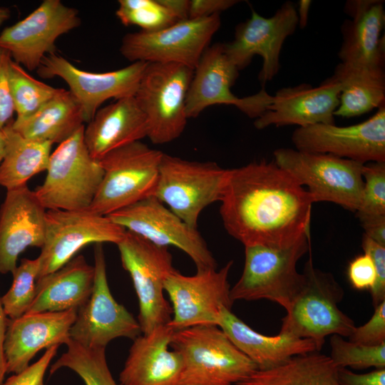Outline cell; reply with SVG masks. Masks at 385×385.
<instances>
[{
  "instance_id": "6da1fadb",
  "label": "cell",
  "mask_w": 385,
  "mask_h": 385,
  "mask_svg": "<svg viewBox=\"0 0 385 385\" xmlns=\"http://www.w3.org/2000/svg\"><path fill=\"white\" fill-rule=\"evenodd\" d=\"M220 202L225 229L245 247L285 248L310 236L312 197L274 160L229 169Z\"/></svg>"
},
{
  "instance_id": "7a4b0ae2",
  "label": "cell",
  "mask_w": 385,
  "mask_h": 385,
  "mask_svg": "<svg viewBox=\"0 0 385 385\" xmlns=\"http://www.w3.org/2000/svg\"><path fill=\"white\" fill-rule=\"evenodd\" d=\"M309 255L302 272L304 284L286 309L279 333L311 339L320 351L327 336L349 337L356 326L339 308L343 288L332 273L315 267Z\"/></svg>"
},
{
  "instance_id": "3957f363",
  "label": "cell",
  "mask_w": 385,
  "mask_h": 385,
  "mask_svg": "<svg viewBox=\"0 0 385 385\" xmlns=\"http://www.w3.org/2000/svg\"><path fill=\"white\" fill-rule=\"evenodd\" d=\"M170 346L183 360L179 385H236L258 369L218 326L175 331Z\"/></svg>"
},
{
  "instance_id": "277c9868",
  "label": "cell",
  "mask_w": 385,
  "mask_h": 385,
  "mask_svg": "<svg viewBox=\"0 0 385 385\" xmlns=\"http://www.w3.org/2000/svg\"><path fill=\"white\" fill-rule=\"evenodd\" d=\"M84 125L51 153L46 176L34 193L47 210L89 209L103 176L98 160L88 152Z\"/></svg>"
},
{
  "instance_id": "5b68a950",
  "label": "cell",
  "mask_w": 385,
  "mask_h": 385,
  "mask_svg": "<svg viewBox=\"0 0 385 385\" xmlns=\"http://www.w3.org/2000/svg\"><path fill=\"white\" fill-rule=\"evenodd\" d=\"M309 237H303L285 248L245 247L244 268L230 289L232 301L267 299L286 310L304 282V276L297 271V265L311 249Z\"/></svg>"
},
{
  "instance_id": "8992f818",
  "label": "cell",
  "mask_w": 385,
  "mask_h": 385,
  "mask_svg": "<svg viewBox=\"0 0 385 385\" xmlns=\"http://www.w3.org/2000/svg\"><path fill=\"white\" fill-rule=\"evenodd\" d=\"M163 154L137 141L102 157L103 176L89 210L107 216L153 196Z\"/></svg>"
},
{
  "instance_id": "52a82bcc",
  "label": "cell",
  "mask_w": 385,
  "mask_h": 385,
  "mask_svg": "<svg viewBox=\"0 0 385 385\" xmlns=\"http://www.w3.org/2000/svg\"><path fill=\"white\" fill-rule=\"evenodd\" d=\"M273 155L275 163L307 189L314 203L331 202L352 212L358 210L364 187V164L292 148H279Z\"/></svg>"
},
{
  "instance_id": "ba28073f",
  "label": "cell",
  "mask_w": 385,
  "mask_h": 385,
  "mask_svg": "<svg viewBox=\"0 0 385 385\" xmlns=\"http://www.w3.org/2000/svg\"><path fill=\"white\" fill-rule=\"evenodd\" d=\"M194 69L178 63H148L134 96L155 144L177 139L187 124L186 99Z\"/></svg>"
},
{
  "instance_id": "9c48e42d",
  "label": "cell",
  "mask_w": 385,
  "mask_h": 385,
  "mask_svg": "<svg viewBox=\"0 0 385 385\" xmlns=\"http://www.w3.org/2000/svg\"><path fill=\"white\" fill-rule=\"evenodd\" d=\"M228 173L229 169L215 162L188 160L163 153L153 196L197 228L201 212L221 200Z\"/></svg>"
},
{
  "instance_id": "30bf717a",
  "label": "cell",
  "mask_w": 385,
  "mask_h": 385,
  "mask_svg": "<svg viewBox=\"0 0 385 385\" xmlns=\"http://www.w3.org/2000/svg\"><path fill=\"white\" fill-rule=\"evenodd\" d=\"M117 246L122 266L129 273L138 299V321L142 334L168 324L173 310L164 297V282L175 270L168 247L128 230Z\"/></svg>"
},
{
  "instance_id": "8fae6325",
  "label": "cell",
  "mask_w": 385,
  "mask_h": 385,
  "mask_svg": "<svg viewBox=\"0 0 385 385\" xmlns=\"http://www.w3.org/2000/svg\"><path fill=\"white\" fill-rule=\"evenodd\" d=\"M221 24L220 14L178 21L154 31L123 36L121 55L131 62L178 63L195 70Z\"/></svg>"
},
{
  "instance_id": "7c38bea8",
  "label": "cell",
  "mask_w": 385,
  "mask_h": 385,
  "mask_svg": "<svg viewBox=\"0 0 385 385\" xmlns=\"http://www.w3.org/2000/svg\"><path fill=\"white\" fill-rule=\"evenodd\" d=\"M125 232V228L108 216L89 209L47 210L44 242L37 257L38 279L61 268L88 245L106 242L117 245Z\"/></svg>"
},
{
  "instance_id": "4fadbf2b",
  "label": "cell",
  "mask_w": 385,
  "mask_h": 385,
  "mask_svg": "<svg viewBox=\"0 0 385 385\" xmlns=\"http://www.w3.org/2000/svg\"><path fill=\"white\" fill-rule=\"evenodd\" d=\"M233 261L220 270H198L192 276H186L175 269L166 277L164 291L172 304L173 314L168 324L175 331L196 326H218L223 307L231 309L228 282Z\"/></svg>"
},
{
  "instance_id": "5bb4252c",
  "label": "cell",
  "mask_w": 385,
  "mask_h": 385,
  "mask_svg": "<svg viewBox=\"0 0 385 385\" xmlns=\"http://www.w3.org/2000/svg\"><path fill=\"white\" fill-rule=\"evenodd\" d=\"M107 216L155 245L183 250L193 261L197 270L217 268V262L197 228L187 224L154 196Z\"/></svg>"
},
{
  "instance_id": "9a60e30c",
  "label": "cell",
  "mask_w": 385,
  "mask_h": 385,
  "mask_svg": "<svg viewBox=\"0 0 385 385\" xmlns=\"http://www.w3.org/2000/svg\"><path fill=\"white\" fill-rule=\"evenodd\" d=\"M94 281L88 299L77 310L70 339L89 347L106 348L113 339L134 340L142 332L138 321L112 295L103 244L94 247Z\"/></svg>"
},
{
  "instance_id": "2e32d148",
  "label": "cell",
  "mask_w": 385,
  "mask_h": 385,
  "mask_svg": "<svg viewBox=\"0 0 385 385\" xmlns=\"http://www.w3.org/2000/svg\"><path fill=\"white\" fill-rule=\"evenodd\" d=\"M78 11L61 0H44L31 14L0 34V47L14 61L32 71L43 58L56 53L58 37L78 27Z\"/></svg>"
},
{
  "instance_id": "e0dca14e",
  "label": "cell",
  "mask_w": 385,
  "mask_h": 385,
  "mask_svg": "<svg viewBox=\"0 0 385 385\" xmlns=\"http://www.w3.org/2000/svg\"><path fill=\"white\" fill-rule=\"evenodd\" d=\"M148 64L137 61L116 71L96 73L79 69L53 53L43 58L36 72L43 78H62L88 123L105 101L134 96Z\"/></svg>"
},
{
  "instance_id": "ac0fdd59",
  "label": "cell",
  "mask_w": 385,
  "mask_h": 385,
  "mask_svg": "<svg viewBox=\"0 0 385 385\" xmlns=\"http://www.w3.org/2000/svg\"><path fill=\"white\" fill-rule=\"evenodd\" d=\"M297 26L298 15L292 2H284L269 18L252 9L250 18L236 26L234 39L223 43V49L239 71L247 67L255 56H260L263 62L258 78L264 86L278 73L283 43Z\"/></svg>"
},
{
  "instance_id": "d6986e66",
  "label": "cell",
  "mask_w": 385,
  "mask_h": 385,
  "mask_svg": "<svg viewBox=\"0 0 385 385\" xmlns=\"http://www.w3.org/2000/svg\"><path fill=\"white\" fill-rule=\"evenodd\" d=\"M292 141L302 152L331 154L362 164L385 162V105L371 118L355 125L298 128Z\"/></svg>"
},
{
  "instance_id": "ffe728a7",
  "label": "cell",
  "mask_w": 385,
  "mask_h": 385,
  "mask_svg": "<svg viewBox=\"0 0 385 385\" xmlns=\"http://www.w3.org/2000/svg\"><path fill=\"white\" fill-rule=\"evenodd\" d=\"M239 71L226 56L223 43L208 46L194 70L186 99L188 118H195L206 108L217 104L232 105L250 118L260 117L270 104L272 96L264 88L245 98L234 95L230 88Z\"/></svg>"
},
{
  "instance_id": "44dd1931",
  "label": "cell",
  "mask_w": 385,
  "mask_h": 385,
  "mask_svg": "<svg viewBox=\"0 0 385 385\" xmlns=\"http://www.w3.org/2000/svg\"><path fill=\"white\" fill-rule=\"evenodd\" d=\"M341 86L332 76L319 86L302 83L283 88L272 96L266 111L255 119L257 129L297 125L335 124L334 112L339 104Z\"/></svg>"
},
{
  "instance_id": "7402d4cb",
  "label": "cell",
  "mask_w": 385,
  "mask_h": 385,
  "mask_svg": "<svg viewBox=\"0 0 385 385\" xmlns=\"http://www.w3.org/2000/svg\"><path fill=\"white\" fill-rule=\"evenodd\" d=\"M46 210L27 185L6 190L0 207V273H11L29 247L41 248Z\"/></svg>"
},
{
  "instance_id": "603a6c76",
  "label": "cell",
  "mask_w": 385,
  "mask_h": 385,
  "mask_svg": "<svg viewBox=\"0 0 385 385\" xmlns=\"http://www.w3.org/2000/svg\"><path fill=\"white\" fill-rule=\"evenodd\" d=\"M77 310L26 313L9 319L4 342L7 373L18 374L43 349L66 344Z\"/></svg>"
},
{
  "instance_id": "cb8c5ba5",
  "label": "cell",
  "mask_w": 385,
  "mask_h": 385,
  "mask_svg": "<svg viewBox=\"0 0 385 385\" xmlns=\"http://www.w3.org/2000/svg\"><path fill=\"white\" fill-rule=\"evenodd\" d=\"M175 330L159 326L136 337L119 376L121 385H179L183 368L180 354L170 350Z\"/></svg>"
},
{
  "instance_id": "d4e9b609",
  "label": "cell",
  "mask_w": 385,
  "mask_h": 385,
  "mask_svg": "<svg viewBox=\"0 0 385 385\" xmlns=\"http://www.w3.org/2000/svg\"><path fill=\"white\" fill-rule=\"evenodd\" d=\"M344 11L351 19L346 20L342 25V42L338 53L340 63L384 68V1H348Z\"/></svg>"
},
{
  "instance_id": "484cf974",
  "label": "cell",
  "mask_w": 385,
  "mask_h": 385,
  "mask_svg": "<svg viewBox=\"0 0 385 385\" xmlns=\"http://www.w3.org/2000/svg\"><path fill=\"white\" fill-rule=\"evenodd\" d=\"M84 128L91 155L98 160L107 153L148 137L147 118L134 96L115 100L99 108Z\"/></svg>"
},
{
  "instance_id": "4316f807",
  "label": "cell",
  "mask_w": 385,
  "mask_h": 385,
  "mask_svg": "<svg viewBox=\"0 0 385 385\" xmlns=\"http://www.w3.org/2000/svg\"><path fill=\"white\" fill-rule=\"evenodd\" d=\"M218 327L260 370L279 366L294 356L317 351L314 342L309 339L282 333L260 334L225 307L221 310Z\"/></svg>"
},
{
  "instance_id": "83f0119b",
  "label": "cell",
  "mask_w": 385,
  "mask_h": 385,
  "mask_svg": "<svg viewBox=\"0 0 385 385\" xmlns=\"http://www.w3.org/2000/svg\"><path fill=\"white\" fill-rule=\"evenodd\" d=\"M93 281L94 267L84 256H76L36 280V295L26 313L78 310L90 297Z\"/></svg>"
},
{
  "instance_id": "f1b7e54d",
  "label": "cell",
  "mask_w": 385,
  "mask_h": 385,
  "mask_svg": "<svg viewBox=\"0 0 385 385\" xmlns=\"http://www.w3.org/2000/svg\"><path fill=\"white\" fill-rule=\"evenodd\" d=\"M83 123L81 106L68 90L61 88L29 117L13 120L11 126L26 138L60 144L83 126Z\"/></svg>"
},
{
  "instance_id": "f546056e",
  "label": "cell",
  "mask_w": 385,
  "mask_h": 385,
  "mask_svg": "<svg viewBox=\"0 0 385 385\" xmlns=\"http://www.w3.org/2000/svg\"><path fill=\"white\" fill-rule=\"evenodd\" d=\"M333 76L341 86L334 116L355 117L385 105L384 68L339 63Z\"/></svg>"
},
{
  "instance_id": "4dcf8cb0",
  "label": "cell",
  "mask_w": 385,
  "mask_h": 385,
  "mask_svg": "<svg viewBox=\"0 0 385 385\" xmlns=\"http://www.w3.org/2000/svg\"><path fill=\"white\" fill-rule=\"evenodd\" d=\"M12 120L2 129L6 144L0 163V185L6 190L27 185L31 178L46 171L53 145L22 136L13 129Z\"/></svg>"
},
{
  "instance_id": "1f68e13d",
  "label": "cell",
  "mask_w": 385,
  "mask_h": 385,
  "mask_svg": "<svg viewBox=\"0 0 385 385\" xmlns=\"http://www.w3.org/2000/svg\"><path fill=\"white\" fill-rule=\"evenodd\" d=\"M236 385H341L338 368L329 356L313 351L294 356L284 364L256 370Z\"/></svg>"
},
{
  "instance_id": "d6a6232c",
  "label": "cell",
  "mask_w": 385,
  "mask_h": 385,
  "mask_svg": "<svg viewBox=\"0 0 385 385\" xmlns=\"http://www.w3.org/2000/svg\"><path fill=\"white\" fill-rule=\"evenodd\" d=\"M66 345V351L51 366L50 374L68 368L85 385H118L108 367L106 348L86 346L71 339Z\"/></svg>"
},
{
  "instance_id": "836d02e7",
  "label": "cell",
  "mask_w": 385,
  "mask_h": 385,
  "mask_svg": "<svg viewBox=\"0 0 385 385\" xmlns=\"http://www.w3.org/2000/svg\"><path fill=\"white\" fill-rule=\"evenodd\" d=\"M9 80L14 112L16 113L15 120L29 117L61 90L34 78L13 60L10 63Z\"/></svg>"
},
{
  "instance_id": "e575fe53",
  "label": "cell",
  "mask_w": 385,
  "mask_h": 385,
  "mask_svg": "<svg viewBox=\"0 0 385 385\" xmlns=\"http://www.w3.org/2000/svg\"><path fill=\"white\" fill-rule=\"evenodd\" d=\"M38 271V258H24L11 272V286L6 294L1 297L3 309L9 319L18 318L29 310L36 295Z\"/></svg>"
},
{
  "instance_id": "d590c367",
  "label": "cell",
  "mask_w": 385,
  "mask_h": 385,
  "mask_svg": "<svg viewBox=\"0 0 385 385\" xmlns=\"http://www.w3.org/2000/svg\"><path fill=\"white\" fill-rule=\"evenodd\" d=\"M115 15L125 26L154 31L176 23L178 19L159 0H119Z\"/></svg>"
},
{
  "instance_id": "8d00e7d4",
  "label": "cell",
  "mask_w": 385,
  "mask_h": 385,
  "mask_svg": "<svg viewBox=\"0 0 385 385\" xmlns=\"http://www.w3.org/2000/svg\"><path fill=\"white\" fill-rule=\"evenodd\" d=\"M330 359L338 368L366 369L385 368V343L366 346L345 340L339 335L329 338Z\"/></svg>"
},
{
  "instance_id": "74e56055",
  "label": "cell",
  "mask_w": 385,
  "mask_h": 385,
  "mask_svg": "<svg viewBox=\"0 0 385 385\" xmlns=\"http://www.w3.org/2000/svg\"><path fill=\"white\" fill-rule=\"evenodd\" d=\"M362 178V197L356 212L358 219L385 215V162L364 164Z\"/></svg>"
},
{
  "instance_id": "f35d334b",
  "label": "cell",
  "mask_w": 385,
  "mask_h": 385,
  "mask_svg": "<svg viewBox=\"0 0 385 385\" xmlns=\"http://www.w3.org/2000/svg\"><path fill=\"white\" fill-rule=\"evenodd\" d=\"M349 341L366 346H378L385 343V300L374 307L370 319L356 327Z\"/></svg>"
},
{
  "instance_id": "ab89813d",
  "label": "cell",
  "mask_w": 385,
  "mask_h": 385,
  "mask_svg": "<svg viewBox=\"0 0 385 385\" xmlns=\"http://www.w3.org/2000/svg\"><path fill=\"white\" fill-rule=\"evenodd\" d=\"M58 346L56 345L46 349L36 362L30 364L22 371L14 374L1 385H45V374L52 359L56 355Z\"/></svg>"
},
{
  "instance_id": "60d3db41",
  "label": "cell",
  "mask_w": 385,
  "mask_h": 385,
  "mask_svg": "<svg viewBox=\"0 0 385 385\" xmlns=\"http://www.w3.org/2000/svg\"><path fill=\"white\" fill-rule=\"evenodd\" d=\"M361 246L364 252L371 257L376 268V278L370 293L374 307L385 300V247L363 235Z\"/></svg>"
},
{
  "instance_id": "b9f144b4",
  "label": "cell",
  "mask_w": 385,
  "mask_h": 385,
  "mask_svg": "<svg viewBox=\"0 0 385 385\" xmlns=\"http://www.w3.org/2000/svg\"><path fill=\"white\" fill-rule=\"evenodd\" d=\"M12 58L10 53L0 47V129L13 119L14 107L11 96L9 69Z\"/></svg>"
},
{
  "instance_id": "7bdbcfd3",
  "label": "cell",
  "mask_w": 385,
  "mask_h": 385,
  "mask_svg": "<svg viewBox=\"0 0 385 385\" xmlns=\"http://www.w3.org/2000/svg\"><path fill=\"white\" fill-rule=\"evenodd\" d=\"M347 275L354 289L370 290L376 278V268L370 255L364 252L352 260L348 267Z\"/></svg>"
},
{
  "instance_id": "ee69618b",
  "label": "cell",
  "mask_w": 385,
  "mask_h": 385,
  "mask_svg": "<svg viewBox=\"0 0 385 385\" xmlns=\"http://www.w3.org/2000/svg\"><path fill=\"white\" fill-rule=\"evenodd\" d=\"M237 0H190L189 1V19L208 17L225 11L235 4Z\"/></svg>"
},
{
  "instance_id": "f6af8a7d",
  "label": "cell",
  "mask_w": 385,
  "mask_h": 385,
  "mask_svg": "<svg viewBox=\"0 0 385 385\" xmlns=\"http://www.w3.org/2000/svg\"><path fill=\"white\" fill-rule=\"evenodd\" d=\"M341 385H385V368L376 369L366 373L357 374L347 369H338Z\"/></svg>"
},
{
  "instance_id": "bcb514c9",
  "label": "cell",
  "mask_w": 385,
  "mask_h": 385,
  "mask_svg": "<svg viewBox=\"0 0 385 385\" xmlns=\"http://www.w3.org/2000/svg\"><path fill=\"white\" fill-rule=\"evenodd\" d=\"M364 235L385 247V215L365 217L359 220Z\"/></svg>"
},
{
  "instance_id": "7dc6e473",
  "label": "cell",
  "mask_w": 385,
  "mask_h": 385,
  "mask_svg": "<svg viewBox=\"0 0 385 385\" xmlns=\"http://www.w3.org/2000/svg\"><path fill=\"white\" fill-rule=\"evenodd\" d=\"M9 319L3 309L0 297V385L4 382L5 374H7L4 342Z\"/></svg>"
},
{
  "instance_id": "c3c4849f",
  "label": "cell",
  "mask_w": 385,
  "mask_h": 385,
  "mask_svg": "<svg viewBox=\"0 0 385 385\" xmlns=\"http://www.w3.org/2000/svg\"><path fill=\"white\" fill-rule=\"evenodd\" d=\"M178 19V21L189 19L188 0H159Z\"/></svg>"
},
{
  "instance_id": "681fc988",
  "label": "cell",
  "mask_w": 385,
  "mask_h": 385,
  "mask_svg": "<svg viewBox=\"0 0 385 385\" xmlns=\"http://www.w3.org/2000/svg\"><path fill=\"white\" fill-rule=\"evenodd\" d=\"M311 2L309 0H300L299 1L298 11L297 12L298 15V26L301 29L304 28L307 24Z\"/></svg>"
},
{
  "instance_id": "f907efd6",
  "label": "cell",
  "mask_w": 385,
  "mask_h": 385,
  "mask_svg": "<svg viewBox=\"0 0 385 385\" xmlns=\"http://www.w3.org/2000/svg\"><path fill=\"white\" fill-rule=\"evenodd\" d=\"M11 16V11L7 7H0V26Z\"/></svg>"
},
{
  "instance_id": "816d5d0a",
  "label": "cell",
  "mask_w": 385,
  "mask_h": 385,
  "mask_svg": "<svg viewBox=\"0 0 385 385\" xmlns=\"http://www.w3.org/2000/svg\"><path fill=\"white\" fill-rule=\"evenodd\" d=\"M5 135L2 130L0 129V163L3 159L5 151Z\"/></svg>"
}]
</instances>
